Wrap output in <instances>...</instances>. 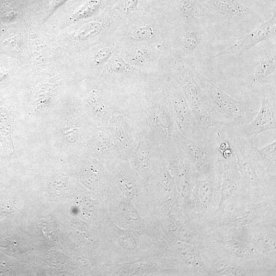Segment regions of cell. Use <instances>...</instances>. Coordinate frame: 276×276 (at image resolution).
I'll use <instances>...</instances> for the list:
<instances>
[{"label": "cell", "mask_w": 276, "mask_h": 276, "mask_svg": "<svg viewBox=\"0 0 276 276\" xmlns=\"http://www.w3.org/2000/svg\"><path fill=\"white\" fill-rule=\"evenodd\" d=\"M257 165L263 173L275 175L276 140L262 148H256Z\"/></svg>", "instance_id": "17"}, {"label": "cell", "mask_w": 276, "mask_h": 276, "mask_svg": "<svg viewBox=\"0 0 276 276\" xmlns=\"http://www.w3.org/2000/svg\"><path fill=\"white\" fill-rule=\"evenodd\" d=\"M213 37L205 17L171 25L165 50L175 58L195 65L204 59Z\"/></svg>", "instance_id": "2"}, {"label": "cell", "mask_w": 276, "mask_h": 276, "mask_svg": "<svg viewBox=\"0 0 276 276\" xmlns=\"http://www.w3.org/2000/svg\"><path fill=\"white\" fill-rule=\"evenodd\" d=\"M178 144L200 174L212 178L215 177L217 166L222 160L214 142L201 145L180 133L178 137Z\"/></svg>", "instance_id": "11"}, {"label": "cell", "mask_w": 276, "mask_h": 276, "mask_svg": "<svg viewBox=\"0 0 276 276\" xmlns=\"http://www.w3.org/2000/svg\"><path fill=\"white\" fill-rule=\"evenodd\" d=\"M170 26L160 15L139 10L125 15L114 37L118 45L148 43L165 52V44Z\"/></svg>", "instance_id": "4"}, {"label": "cell", "mask_w": 276, "mask_h": 276, "mask_svg": "<svg viewBox=\"0 0 276 276\" xmlns=\"http://www.w3.org/2000/svg\"><path fill=\"white\" fill-rule=\"evenodd\" d=\"M276 10L267 20L263 21L251 32L239 38L229 47L214 54L212 58L226 55H241L263 41H275Z\"/></svg>", "instance_id": "13"}, {"label": "cell", "mask_w": 276, "mask_h": 276, "mask_svg": "<svg viewBox=\"0 0 276 276\" xmlns=\"http://www.w3.org/2000/svg\"><path fill=\"white\" fill-rule=\"evenodd\" d=\"M114 35L96 44L83 55L82 64L94 75H100L110 58L117 49Z\"/></svg>", "instance_id": "15"}, {"label": "cell", "mask_w": 276, "mask_h": 276, "mask_svg": "<svg viewBox=\"0 0 276 276\" xmlns=\"http://www.w3.org/2000/svg\"><path fill=\"white\" fill-rule=\"evenodd\" d=\"M67 1V0H50L48 4V7L46 9L44 18H48L57 8L63 5Z\"/></svg>", "instance_id": "23"}, {"label": "cell", "mask_w": 276, "mask_h": 276, "mask_svg": "<svg viewBox=\"0 0 276 276\" xmlns=\"http://www.w3.org/2000/svg\"><path fill=\"white\" fill-rule=\"evenodd\" d=\"M125 14L115 8L79 25L70 34L71 41L81 48L98 43L114 35Z\"/></svg>", "instance_id": "6"}, {"label": "cell", "mask_w": 276, "mask_h": 276, "mask_svg": "<svg viewBox=\"0 0 276 276\" xmlns=\"http://www.w3.org/2000/svg\"><path fill=\"white\" fill-rule=\"evenodd\" d=\"M14 113L7 106H0V140L10 156H15V149L11 139V127L14 121Z\"/></svg>", "instance_id": "16"}, {"label": "cell", "mask_w": 276, "mask_h": 276, "mask_svg": "<svg viewBox=\"0 0 276 276\" xmlns=\"http://www.w3.org/2000/svg\"><path fill=\"white\" fill-rule=\"evenodd\" d=\"M276 42H271L269 49L255 65L246 79V85L261 97L270 95L275 99Z\"/></svg>", "instance_id": "9"}, {"label": "cell", "mask_w": 276, "mask_h": 276, "mask_svg": "<svg viewBox=\"0 0 276 276\" xmlns=\"http://www.w3.org/2000/svg\"><path fill=\"white\" fill-rule=\"evenodd\" d=\"M153 2L151 8L144 11L157 14L172 25L206 18L198 0H154Z\"/></svg>", "instance_id": "10"}, {"label": "cell", "mask_w": 276, "mask_h": 276, "mask_svg": "<svg viewBox=\"0 0 276 276\" xmlns=\"http://www.w3.org/2000/svg\"><path fill=\"white\" fill-rule=\"evenodd\" d=\"M139 0H119L114 8L119 10L124 14L142 10L138 8Z\"/></svg>", "instance_id": "21"}, {"label": "cell", "mask_w": 276, "mask_h": 276, "mask_svg": "<svg viewBox=\"0 0 276 276\" xmlns=\"http://www.w3.org/2000/svg\"><path fill=\"white\" fill-rule=\"evenodd\" d=\"M116 52L126 62L145 73L158 70L164 53L156 45L142 42L118 45Z\"/></svg>", "instance_id": "12"}, {"label": "cell", "mask_w": 276, "mask_h": 276, "mask_svg": "<svg viewBox=\"0 0 276 276\" xmlns=\"http://www.w3.org/2000/svg\"><path fill=\"white\" fill-rule=\"evenodd\" d=\"M144 72L126 62L116 51L104 66L101 82L111 90L123 95L133 92Z\"/></svg>", "instance_id": "7"}, {"label": "cell", "mask_w": 276, "mask_h": 276, "mask_svg": "<svg viewBox=\"0 0 276 276\" xmlns=\"http://www.w3.org/2000/svg\"><path fill=\"white\" fill-rule=\"evenodd\" d=\"M5 49L14 54L22 52L21 41L18 34H11L5 38L3 42Z\"/></svg>", "instance_id": "20"}, {"label": "cell", "mask_w": 276, "mask_h": 276, "mask_svg": "<svg viewBox=\"0 0 276 276\" xmlns=\"http://www.w3.org/2000/svg\"><path fill=\"white\" fill-rule=\"evenodd\" d=\"M38 225L47 238L50 239L53 238L52 236L55 234L56 229V226L53 221L42 219L39 221Z\"/></svg>", "instance_id": "22"}, {"label": "cell", "mask_w": 276, "mask_h": 276, "mask_svg": "<svg viewBox=\"0 0 276 276\" xmlns=\"http://www.w3.org/2000/svg\"><path fill=\"white\" fill-rule=\"evenodd\" d=\"M160 77L172 104L177 127L185 137L201 145L210 142L202 133L192 114L184 94L177 82L164 68L159 71Z\"/></svg>", "instance_id": "5"}, {"label": "cell", "mask_w": 276, "mask_h": 276, "mask_svg": "<svg viewBox=\"0 0 276 276\" xmlns=\"http://www.w3.org/2000/svg\"><path fill=\"white\" fill-rule=\"evenodd\" d=\"M160 64L181 88L202 133L210 142H213L223 122L196 82L195 65L178 60L167 52L162 55Z\"/></svg>", "instance_id": "1"}, {"label": "cell", "mask_w": 276, "mask_h": 276, "mask_svg": "<svg viewBox=\"0 0 276 276\" xmlns=\"http://www.w3.org/2000/svg\"><path fill=\"white\" fill-rule=\"evenodd\" d=\"M154 0H151V2H153Z\"/></svg>", "instance_id": "26"}, {"label": "cell", "mask_w": 276, "mask_h": 276, "mask_svg": "<svg viewBox=\"0 0 276 276\" xmlns=\"http://www.w3.org/2000/svg\"><path fill=\"white\" fill-rule=\"evenodd\" d=\"M268 95L261 97V106L257 116L250 122L240 123L244 134L253 140L260 133L269 130H276L275 101H270Z\"/></svg>", "instance_id": "14"}, {"label": "cell", "mask_w": 276, "mask_h": 276, "mask_svg": "<svg viewBox=\"0 0 276 276\" xmlns=\"http://www.w3.org/2000/svg\"><path fill=\"white\" fill-rule=\"evenodd\" d=\"M8 75L7 72L3 69H0V81L4 79Z\"/></svg>", "instance_id": "25"}, {"label": "cell", "mask_w": 276, "mask_h": 276, "mask_svg": "<svg viewBox=\"0 0 276 276\" xmlns=\"http://www.w3.org/2000/svg\"><path fill=\"white\" fill-rule=\"evenodd\" d=\"M214 35L215 30L236 28L243 24L263 21L259 0H198Z\"/></svg>", "instance_id": "3"}, {"label": "cell", "mask_w": 276, "mask_h": 276, "mask_svg": "<svg viewBox=\"0 0 276 276\" xmlns=\"http://www.w3.org/2000/svg\"><path fill=\"white\" fill-rule=\"evenodd\" d=\"M52 92V87L50 84L48 83L39 84L33 93L32 103L35 102L36 106H40V105L45 103L50 99Z\"/></svg>", "instance_id": "19"}, {"label": "cell", "mask_w": 276, "mask_h": 276, "mask_svg": "<svg viewBox=\"0 0 276 276\" xmlns=\"http://www.w3.org/2000/svg\"><path fill=\"white\" fill-rule=\"evenodd\" d=\"M1 12L3 16L10 19L13 18L15 15V11L13 8L10 6L5 5L1 10Z\"/></svg>", "instance_id": "24"}, {"label": "cell", "mask_w": 276, "mask_h": 276, "mask_svg": "<svg viewBox=\"0 0 276 276\" xmlns=\"http://www.w3.org/2000/svg\"><path fill=\"white\" fill-rule=\"evenodd\" d=\"M27 27L33 60L38 65H45L48 61V52L46 46L41 38L33 32L32 28L29 25Z\"/></svg>", "instance_id": "18"}, {"label": "cell", "mask_w": 276, "mask_h": 276, "mask_svg": "<svg viewBox=\"0 0 276 276\" xmlns=\"http://www.w3.org/2000/svg\"><path fill=\"white\" fill-rule=\"evenodd\" d=\"M195 78L212 105L218 112L230 116L235 122H249L254 114V111L251 108L227 95L222 89L204 77L196 69Z\"/></svg>", "instance_id": "8"}]
</instances>
